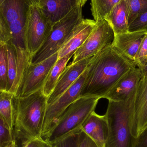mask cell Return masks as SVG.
<instances>
[{"label": "cell", "mask_w": 147, "mask_h": 147, "mask_svg": "<svg viewBox=\"0 0 147 147\" xmlns=\"http://www.w3.org/2000/svg\"><path fill=\"white\" fill-rule=\"evenodd\" d=\"M134 60L111 45L93 56L86 67L80 98H103L118 80L136 67Z\"/></svg>", "instance_id": "cell-1"}, {"label": "cell", "mask_w": 147, "mask_h": 147, "mask_svg": "<svg viewBox=\"0 0 147 147\" xmlns=\"http://www.w3.org/2000/svg\"><path fill=\"white\" fill-rule=\"evenodd\" d=\"M47 98L41 89L23 97L14 96L13 136L16 139L23 141L41 138Z\"/></svg>", "instance_id": "cell-2"}, {"label": "cell", "mask_w": 147, "mask_h": 147, "mask_svg": "<svg viewBox=\"0 0 147 147\" xmlns=\"http://www.w3.org/2000/svg\"><path fill=\"white\" fill-rule=\"evenodd\" d=\"M136 90L126 101H109L105 114L108 126L106 147H132L131 122Z\"/></svg>", "instance_id": "cell-3"}, {"label": "cell", "mask_w": 147, "mask_h": 147, "mask_svg": "<svg viewBox=\"0 0 147 147\" xmlns=\"http://www.w3.org/2000/svg\"><path fill=\"white\" fill-rule=\"evenodd\" d=\"M100 98L84 97L78 98L63 112L44 140L52 146L60 140L81 130Z\"/></svg>", "instance_id": "cell-4"}, {"label": "cell", "mask_w": 147, "mask_h": 147, "mask_svg": "<svg viewBox=\"0 0 147 147\" xmlns=\"http://www.w3.org/2000/svg\"><path fill=\"white\" fill-rule=\"evenodd\" d=\"M82 7L78 4L65 16L53 25L48 37L31 59L37 63L57 53L69 38L74 28L83 20Z\"/></svg>", "instance_id": "cell-5"}, {"label": "cell", "mask_w": 147, "mask_h": 147, "mask_svg": "<svg viewBox=\"0 0 147 147\" xmlns=\"http://www.w3.org/2000/svg\"><path fill=\"white\" fill-rule=\"evenodd\" d=\"M30 0H5L0 6V22L16 50L26 51L25 32Z\"/></svg>", "instance_id": "cell-6"}, {"label": "cell", "mask_w": 147, "mask_h": 147, "mask_svg": "<svg viewBox=\"0 0 147 147\" xmlns=\"http://www.w3.org/2000/svg\"><path fill=\"white\" fill-rule=\"evenodd\" d=\"M53 25L38 5L31 4L25 32L26 48L31 59L48 37Z\"/></svg>", "instance_id": "cell-7"}, {"label": "cell", "mask_w": 147, "mask_h": 147, "mask_svg": "<svg viewBox=\"0 0 147 147\" xmlns=\"http://www.w3.org/2000/svg\"><path fill=\"white\" fill-rule=\"evenodd\" d=\"M115 34L105 20L96 22V26L83 45L76 50L71 64L93 57L99 52L112 45Z\"/></svg>", "instance_id": "cell-8"}, {"label": "cell", "mask_w": 147, "mask_h": 147, "mask_svg": "<svg viewBox=\"0 0 147 147\" xmlns=\"http://www.w3.org/2000/svg\"><path fill=\"white\" fill-rule=\"evenodd\" d=\"M84 71L76 81L57 99L47 104L41 133V138L45 140L50 130L56 124L60 116L72 103L80 98V93L85 79Z\"/></svg>", "instance_id": "cell-9"}, {"label": "cell", "mask_w": 147, "mask_h": 147, "mask_svg": "<svg viewBox=\"0 0 147 147\" xmlns=\"http://www.w3.org/2000/svg\"><path fill=\"white\" fill-rule=\"evenodd\" d=\"M58 53L37 63H30L15 97H23L41 89L58 59Z\"/></svg>", "instance_id": "cell-10"}, {"label": "cell", "mask_w": 147, "mask_h": 147, "mask_svg": "<svg viewBox=\"0 0 147 147\" xmlns=\"http://www.w3.org/2000/svg\"><path fill=\"white\" fill-rule=\"evenodd\" d=\"M147 125V75H143L136 88L131 122V135L137 137Z\"/></svg>", "instance_id": "cell-11"}, {"label": "cell", "mask_w": 147, "mask_h": 147, "mask_svg": "<svg viewBox=\"0 0 147 147\" xmlns=\"http://www.w3.org/2000/svg\"><path fill=\"white\" fill-rule=\"evenodd\" d=\"M143 76L140 68H132L117 81L103 98L115 102L126 101L135 90Z\"/></svg>", "instance_id": "cell-12"}, {"label": "cell", "mask_w": 147, "mask_h": 147, "mask_svg": "<svg viewBox=\"0 0 147 147\" xmlns=\"http://www.w3.org/2000/svg\"><path fill=\"white\" fill-rule=\"evenodd\" d=\"M92 57H89L66 66L55 88L47 98V104L56 101L84 73Z\"/></svg>", "instance_id": "cell-13"}, {"label": "cell", "mask_w": 147, "mask_h": 147, "mask_svg": "<svg viewBox=\"0 0 147 147\" xmlns=\"http://www.w3.org/2000/svg\"><path fill=\"white\" fill-rule=\"evenodd\" d=\"M96 22L83 19L74 28L69 38L58 53V59L75 51L83 45L96 26Z\"/></svg>", "instance_id": "cell-14"}, {"label": "cell", "mask_w": 147, "mask_h": 147, "mask_svg": "<svg viewBox=\"0 0 147 147\" xmlns=\"http://www.w3.org/2000/svg\"><path fill=\"white\" fill-rule=\"evenodd\" d=\"M81 129L98 147H106L108 126L105 115H100L93 111L84 123Z\"/></svg>", "instance_id": "cell-15"}, {"label": "cell", "mask_w": 147, "mask_h": 147, "mask_svg": "<svg viewBox=\"0 0 147 147\" xmlns=\"http://www.w3.org/2000/svg\"><path fill=\"white\" fill-rule=\"evenodd\" d=\"M6 44L8 59V84L6 91L15 96L20 85L26 69L18 61L14 45L10 40Z\"/></svg>", "instance_id": "cell-16"}, {"label": "cell", "mask_w": 147, "mask_h": 147, "mask_svg": "<svg viewBox=\"0 0 147 147\" xmlns=\"http://www.w3.org/2000/svg\"><path fill=\"white\" fill-rule=\"evenodd\" d=\"M147 32L145 31L128 32L115 35L112 46L130 59L134 60Z\"/></svg>", "instance_id": "cell-17"}, {"label": "cell", "mask_w": 147, "mask_h": 147, "mask_svg": "<svg viewBox=\"0 0 147 147\" xmlns=\"http://www.w3.org/2000/svg\"><path fill=\"white\" fill-rule=\"evenodd\" d=\"M77 5V0H40L38 6L53 24L63 18Z\"/></svg>", "instance_id": "cell-18"}, {"label": "cell", "mask_w": 147, "mask_h": 147, "mask_svg": "<svg viewBox=\"0 0 147 147\" xmlns=\"http://www.w3.org/2000/svg\"><path fill=\"white\" fill-rule=\"evenodd\" d=\"M105 20L112 28L115 36L128 32L127 13L125 1L121 0L112 9Z\"/></svg>", "instance_id": "cell-19"}, {"label": "cell", "mask_w": 147, "mask_h": 147, "mask_svg": "<svg viewBox=\"0 0 147 147\" xmlns=\"http://www.w3.org/2000/svg\"><path fill=\"white\" fill-rule=\"evenodd\" d=\"M14 96L11 92L0 91V116L12 135H13L14 125Z\"/></svg>", "instance_id": "cell-20"}, {"label": "cell", "mask_w": 147, "mask_h": 147, "mask_svg": "<svg viewBox=\"0 0 147 147\" xmlns=\"http://www.w3.org/2000/svg\"><path fill=\"white\" fill-rule=\"evenodd\" d=\"M75 51L71 53L62 58L58 59L52 68L45 83L41 89L44 95L47 97L52 92L59 77L66 68L67 63L70 59L73 57Z\"/></svg>", "instance_id": "cell-21"}, {"label": "cell", "mask_w": 147, "mask_h": 147, "mask_svg": "<svg viewBox=\"0 0 147 147\" xmlns=\"http://www.w3.org/2000/svg\"><path fill=\"white\" fill-rule=\"evenodd\" d=\"M121 0H91V12L94 20H103Z\"/></svg>", "instance_id": "cell-22"}, {"label": "cell", "mask_w": 147, "mask_h": 147, "mask_svg": "<svg viewBox=\"0 0 147 147\" xmlns=\"http://www.w3.org/2000/svg\"><path fill=\"white\" fill-rule=\"evenodd\" d=\"M126 3L129 26L139 16L147 11V0H123Z\"/></svg>", "instance_id": "cell-23"}, {"label": "cell", "mask_w": 147, "mask_h": 147, "mask_svg": "<svg viewBox=\"0 0 147 147\" xmlns=\"http://www.w3.org/2000/svg\"><path fill=\"white\" fill-rule=\"evenodd\" d=\"M8 84V59L7 44L0 43V91L7 90Z\"/></svg>", "instance_id": "cell-24"}, {"label": "cell", "mask_w": 147, "mask_h": 147, "mask_svg": "<svg viewBox=\"0 0 147 147\" xmlns=\"http://www.w3.org/2000/svg\"><path fill=\"white\" fill-rule=\"evenodd\" d=\"M137 67L141 69L147 61V32L144 36L134 60Z\"/></svg>", "instance_id": "cell-25"}, {"label": "cell", "mask_w": 147, "mask_h": 147, "mask_svg": "<svg viewBox=\"0 0 147 147\" xmlns=\"http://www.w3.org/2000/svg\"><path fill=\"white\" fill-rule=\"evenodd\" d=\"M129 32H147V11L139 16L129 26Z\"/></svg>", "instance_id": "cell-26"}, {"label": "cell", "mask_w": 147, "mask_h": 147, "mask_svg": "<svg viewBox=\"0 0 147 147\" xmlns=\"http://www.w3.org/2000/svg\"><path fill=\"white\" fill-rule=\"evenodd\" d=\"M81 129L60 140L52 145L53 147H78Z\"/></svg>", "instance_id": "cell-27"}, {"label": "cell", "mask_w": 147, "mask_h": 147, "mask_svg": "<svg viewBox=\"0 0 147 147\" xmlns=\"http://www.w3.org/2000/svg\"><path fill=\"white\" fill-rule=\"evenodd\" d=\"M132 147H147V125L137 137L133 138Z\"/></svg>", "instance_id": "cell-28"}, {"label": "cell", "mask_w": 147, "mask_h": 147, "mask_svg": "<svg viewBox=\"0 0 147 147\" xmlns=\"http://www.w3.org/2000/svg\"><path fill=\"white\" fill-rule=\"evenodd\" d=\"M13 136L9 133L6 127L5 123L3 122L0 116V147H1L5 142L9 140Z\"/></svg>", "instance_id": "cell-29"}, {"label": "cell", "mask_w": 147, "mask_h": 147, "mask_svg": "<svg viewBox=\"0 0 147 147\" xmlns=\"http://www.w3.org/2000/svg\"><path fill=\"white\" fill-rule=\"evenodd\" d=\"M46 144L42 138H32L22 141L21 147H43Z\"/></svg>", "instance_id": "cell-30"}, {"label": "cell", "mask_w": 147, "mask_h": 147, "mask_svg": "<svg viewBox=\"0 0 147 147\" xmlns=\"http://www.w3.org/2000/svg\"><path fill=\"white\" fill-rule=\"evenodd\" d=\"M78 147H98L96 143L82 130L80 132Z\"/></svg>", "instance_id": "cell-31"}, {"label": "cell", "mask_w": 147, "mask_h": 147, "mask_svg": "<svg viewBox=\"0 0 147 147\" xmlns=\"http://www.w3.org/2000/svg\"><path fill=\"white\" fill-rule=\"evenodd\" d=\"M10 40V34L0 22V43H7Z\"/></svg>", "instance_id": "cell-32"}, {"label": "cell", "mask_w": 147, "mask_h": 147, "mask_svg": "<svg viewBox=\"0 0 147 147\" xmlns=\"http://www.w3.org/2000/svg\"><path fill=\"white\" fill-rule=\"evenodd\" d=\"M1 147H18L16 138L13 136L11 139L5 142Z\"/></svg>", "instance_id": "cell-33"}, {"label": "cell", "mask_w": 147, "mask_h": 147, "mask_svg": "<svg viewBox=\"0 0 147 147\" xmlns=\"http://www.w3.org/2000/svg\"><path fill=\"white\" fill-rule=\"evenodd\" d=\"M77 1L78 4H79L81 7H82L85 4L87 0H77Z\"/></svg>", "instance_id": "cell-34"}, {"label": "cell", "mask_w": 147, "mask_h": 147, "mask_svg": "<svg viewBox=\"0 0 147 147\" xmlns=\"http://www.w3.org/2000/svg\"><path fill=\"white\" fill-rule=\"evenodd\" d=\"M141 70L143 75H147V61L145 66Z\"/></svg>", "instance_id": "cell-35"}, {"label": "cell", "mask_w": 147, "mask_h": 147, "mask_svg": "<svg viewBox=\"0 0 147 147\" xmlns=\"http://www.w3.org/2000/svg\"><path fill=\"white\" fill-rule=\"evenodd\" d=\"M31 4L32 5H38L40 0H30Z\"/></svg>", "instance_id": "cell-36"}, {"label": "cell", "mask_w": 147, "mask_h": 147, "mask_svg": "<svg viewBox=\"0 0 147 147\" xmlns=\"http://www.w3.org/2000/svg\"><path fill=\"white\" fill-rule=\"evenodd\" d=\"M43 147H52V146H51V145H49V144L47 143V144H46V145H45V146H44Z\"/></svg>", "instance_id": "cell-37"}, {"label": "cell", "mask_w": 147, "mask_h": 147, "mask_svg": "<svg viewBox=\"0 0 147 147\" xmlns=\"http://www.w3.org/2000/svg\"><path fill=\"white\" fill-rule=\"evenodd\" d=\"M5 1V0H0V6H1V4L4 2V1Z\"/></svg>", "instance_id": "cell-38"}, {"label": "cell", "mask_w": 147, "mask_h": 147, "mask_svg": "<svg viewBox=\"0 0 147 147\" xmlns=\"http://www.w3.org/2000/svg\"><path fill=\"white\" fill-rule=\"evenodd\" d=\"M52 147H53L52 146Z\"/></svg>", "instance_id": "cell-39"}]
</instances>
